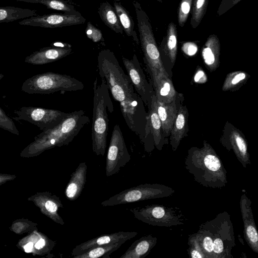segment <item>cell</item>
Masks as SVG:
<instances>
[{"instance_id": "obj_1", "label": "cell", "mask_w": 258, "mask_h": 258, "mask_svg": "<svg viewBox=\"0 0 258 258\" xmlns=\"http://www.w3.org/2000/svg\"><path fill=\"white\" fill-rule=\"evenodd\" d=\"M98 72L105 80L113 99L119 104L123 117L129 128L143 141L146 135L147 116L144 102L135 92L132 81L110 50H101L97 57Z\"/></svg>"}, {"instance_id": "obj_2", "label": "cell", "mask_w": 258, "mask_h": 258, "mask_svg": "<svg viewBox=\"0 0 258 258\" xmlns=\"http://www.w3.org/2000/svg\"><path fill=\"white\" fill-rule=\"evenodd\" d=\"M185 168L200 185L221 188L227 183V171L215 150L206 141L199 148L191 147L184 161Z\"/></svg>"}, {"instance_id": "obj_3", "label": "cell", "mask_w": 258, "mask_h": 258, "mask_svg": "<svg viewBox=\"0 0 258 258\" xmlns=\"http://www.w3.org/2000/svg\"><path fill=\"white\" fill-rule=\"evenodd\" d=\"M206 258H233L231 250L235 245L233 224L226 211L199 227L196 232Z\"/></svg>"}, {"instance_id": "obj_4", "label": "cell", "mask_w": 258, "mask_h": 258, "mask_svg": "<svg viewBox=\"0 0 258 258\" xmlns=\"http://www.w3.org/2000/svg\"><path fill=\"white\" fill-rule=\"evenodd\" d=\"M99 83L96 78L93 83V107L91 139L92 149L96 155L104 156L107 147L109 119L108 112L114 111L113 104L105 80Z\"/></svg>"}, {"instance_id": "obj_5", "label": "cell", "mask_w": 258, "mask_h": 258, "mask_svg": "<svg viewBox=\"0 0 258 258\" xmlns=\"http://www.w3.org/2000/svg\"><path fill=\"white\" fill-rule=\"evenodd\" d=\"M133 4L136 14L144 60L154 85L161 77L168 73L164 67L148 16L137 1H134Z\"/></svg>"}, {"instance_id": "obj_6", "label": "cell", "mask_w": 258, "mask_h": 258, "mask_svg": "<svg viewBox=\"0 0 258 258\" xmlns=\"http://www.w3.org/2000/svg\"><path fill=\"white\" fill-rule=\"evenodd\" d=\"M89 122V117L82 110L69 113L57 125L36 137L33 145L40 150L68 145Z\"/></svg>"}, {"instance_id": "obj_7", "label": "cell", "mask_w": 258, "mask_h": 258, "mask_svg": "<svg viewBox=\"0 0 258 258\" xmlns=\"http://www.w3.org/2000/svg\"><path fill=\"white\" fill-rule=\"evenodd\" d=\"M84 88L82 82L70 76L46 72L27 79L23 83L21 90L30 94H47L56 92L77 91Z\"/></svg>"}, {"instance_id": "obj_8", "label": "cell", "mask_w": 258, "mask_h": 258, "mask_svg": "<svg viewBox=\"0 0 258 258\" xmlns=\"http://www.w3.org/2000/svg\"><path fill=\"white\" fill-rule=\"evenodd\" d=\"M129 210L138 220L149 225L171 227L183 225L185 217L178 207L166 205L149 204Z\"/></svg>"}, {"instance_id": "obj_9", "label": "cell", "mask_w": 258, "mask_h": 258, "mask_svg": "<svg viewBox=\"0 0 258 258\" xmlns=\"http://www.w3.org/2000/svg\"><path fill=\"white\" fill-rule=\"evenodd\" d=\"M175 192L168 186L158 183H145L138 185L111 197L101 202L102 206H114L144 200L166 198Z\"/></svg>"}, {"instance_id": "obj_10", "label": "cell", "mask_w": 258, "mask_h": 258, "mask_svg": "<svg viewBox=\"0 0 258 258\" xmlns=\"http://www.w3.org/2000/svg\"><path fill=\"white\" fill-rule=\"evenodd\" d=\"M17 116L12 118L23 120L36 125L42 132L59 124L69 114L60 110L38 107L24 106L14 111Z\"/></svg>"}, {"instance_id": "obj_11", "label": "cell", "mask_w": 258, "mask_h": 258, "mask_svg": "<svg viewBox=\"0 0 258 258\" xmlns=\"http://www.w3.org/2000/svg\"><path fill=\"white\" fill-rule=\"evenodd\" d=\"M131 159L123 134L119 125L116 124L113 127L106 157V176L117 173Z\"/></svg>"}, {"instance_id": "obj_12", "label": "cell", "mask_w": 258, "mask_h": 258, "mask_svg": "<svg viewBox=\"0 0 258 258\" xmlns=\"http://www.w3.org/2000/svg\"><path fill=\"white\" fill-rule=\"evenodd\" d=\"M86 19L81 13H53L36 15L23 19L19 22L21 25L40 27L46 28H55L68 26L84 24Z\"/></svg>"}, {"instance_id": "obj_13", "label": "cell", "mask_w": 258, "mask_h": 258, "mask_svg": "<svg viewBox=\"0 0 258 258\" xmlns=\"http://www.w3.org/2000/svg\"><path fill=\"white\" fill-rule=\"evenodd\" d=\"M122 60L137 93L149 108L155 92L148 82L136 54L130 59L122 56Z\"/></svg>"}, {"instance_id": "obj_14", "label": "cell", "mask_w": 258, "mask_h": 258, "mask_svg": "<svg viewBox=\"0 0 258 258\" xmlns=\"http://www.w3.org/2000/svg\"><path fill=\"white\" fill-rule=\"evenodd\" d=\"M228 133L221 138L222 145L227 150H232L237 159L244 168L251 164L247 141L243 134L230 124Z\"/></svg>"}, {"instance_id": "obj_15", "label": "cell", "mask_w": 258, "mask_h": 258, "mask_svg": "<svg viewBox=\"0 0 258 258\" xmlns=\"http://www.w3.org/2000/svg\"><path fill=\"white\" fill-rule=\"evenodd\" d=\"M72 52L69 44L57 42L54 46L41 48L27 56L24 62L34 65L44 64L60 59Z\"/></svg>"}, {"instance_id": "obj_16", "label": "cell", "mask_w": 258, "mask_h": 258, "mask_svg": "<svg viewBox=\"0 0 258 258\" xmlns=\"http://www.w3.org/2000/svg\"><path fill=\"white\" fill-rule=\"evenodd\" d=\"M251 202L246 194L240 200V207L244 226V237L251 250L258 253V233L252 212Z\"/></svg>"}, {"instance_id": "obj_17", "label": "cell", "mask_w": 258, "mask_h": 258, "mask_svg": "<svg viewBox=\"0 0 258 258\" xmlns=\"http://www.w3.org/2000/svg\"><path fill=\"white\" fill-rule=\"evenodd\" d=\"M138 234L136 232L119 231L99 236L76 246L72 250V256L82 254L94 247L113 243L117 242L124 243L127 240L135 237Z\"/></svg>"}, {"instance_id": "obj_18", "label": "cell", "mask_w": 258, "mask_h": 258, "mask_svg": "<svg viewBox=\"0 0 258 258\" xmlns=\"http://www.w3.org/2000/svg\"><path fill=\"white\" fill-rule=\"evenodd\" d=\"M87 171V164L83 162L80 163L72 173L64 190L66 197L69 200L75 201L82 194L86 182Z\"/></svg>"}, {"instance_id": "obj_19", "label": "cell", "mask_w": 258, "mask_h": 258, "mask_svg": "<svg viewBox=\"0 0 258 258\" xmlns=\"http://www.w3.org/2000/svg\"><path fill=\"white\" fill-rule=\"evenodd\" d=\"M149 108L147 123L150 132L153 137V144L159 150H161L166 144L165 137L162 129L161 122L158 114L156 108V98L155 92L153 94L151 104Z\"/></svg>"}, {"instance_id": "obj_20", "label": "cell", "mask_w": 258, "mask_h": 258, "mask_svg": "<svg viewBox=\"0 0 258 258\" xmlns=\"http://www.w3.org/2000/svg\"><path fill=\"white\" fill-rule=\"evenodd\" d=\"M188 113L185 106L179 107L170 134V144L175 151L181 140L187 135Z\"/></svg>"}, {"instance_id": "obj_21", "label": "cell", "mask_w": 258, "mask_h": 258, "mask_svg": "<svg viewBox=\"0 0 258 258\" xmlns=\"http://www.w3.org/2000/svg\"><path fill=\"white\" fill-rule=\"evenodd\" d=\"M220 54L219 38L215 34H211L208 37L202 51L204 63L208 70L213 71L219 67Z\"/></svg>"}, {"instance_id": "obj_22", "label": "cell", "mask_w": 258, "mask_h": 258, "mask_svg": "<svg viewBox=\"0 0 258 258\" xmlns=\"http://www.w3.org/2000/svg\"><path fill=\"white\" fill-rule=\"evenodd\" d=\"M157 242V238L152 234L135 240L120 258H144L148 255Z\"/></svg>"}, {"instance_id": "obj_23", "label": "cell", "mask_w": 258, "mask_h": 258, "mask_svg": "<svg viewBox=\"0 0 258 258\" xmlns=\"http://www.w3.org/2000/svg\"><path fill=\"white\" fill-rule=\"evenodd\" d=\"M159 50L161 56H166L170 62L174 64L177 53V30L174 23H169Z\"/></svg>"}, {"instance_id": "obj_24", "label": "cell", "mask_w": 258, "mask_h": 258, "mask_svg": "<svg viewBox=\"0 0 258 258\" xmlns=\"http://www.w3.org/2000/svg\"><path fill=\"white\" fill-rule=\"evenodd\" d=\"M178 108L176 100L170 103L164 104L156 99L157 111L161 122L162 132L165 138L170 136Z\"/></svg>"}, {"instance_id": "obj_25", "label": "cell", "mask_w": 258, "mask_h": 258, "mask_svg": "<svg viewBox=\"0 0 258 258\" xmlns=\"http://www.w3.org/2000/svg\"><path fill=\"white\" fill-rule=\"evenodd\" d=\"M153 86L156 99L159 102L168 104L177 99L178 93L168 74L161 77Z\"/></svg>"}, {"instance_id": "obj_26", "label": "cell", "mask_w": 258, "mask_h": 258, "mask_svg": "<svg viewBox=\"0 0 258 258\" xmlns=\"http://www.w3.org/2000/svg\"><path fill=\"white\" fill-rule=\"evenodd\" d=\"M113 6L123 31L127 36L132 37L134 41L139 45L140 40L135 29V23L128 11L119 0H114Z\"/></svg>"}, {"instance_id": "obj_27", "label": "cell", "mask_w": 258, "mask_h": 258, "mask_svg": "<svg viewBox=\"0 0 258 258\" xmlns=\"http://www.w3.org/2000/svg\"><path fill=\"white\" fill-rule=\"evenodd\" d=\"M98 13L103 22L116 33L123 34V29L115 9L108 2L102 3Z\"/></svg>"}, {"instance_id": "obj_28", "label": "cell", "mask_w": 258, "mask_h": 258, "mask_svg": "<svg viewBox=\"0 0 258 258\" xmlns=\"http://www.w3.org/2000/svg\"><path fill=\"white\" fill-rule=\"evenodd\" d=\"M36 15L35 10L11 6L0 7V23L13 22Z\"/></svg>"}, {"instance_id": "obj_29", "label": "cell", "mask_w": 258, "mask_h": 258, "mask_svg": "<svg viewBox=\"0 0 258 258\" xmlns=\"http://www.w3.org/2000/svg\"><path fill=\"white\" fill-rule=\"evenodd\" d=\"M124 243L117 242L94 247L86 252L73 256V258L110 257L111 253L117 250Z\"/></svg>"}, {"instance_id": "obj_30", "label": "cell", "mask_w": 258, "mask_h": 258, "mask_svg": "<svg viewBox=\"0 0 258 258\" xmlns=\"http://www.w3.org/2000/svg\"><path fill=\"white\" fill-rule=\"evenodd\" d=\"M17 2L32 4H40L47 8L69 14H79L74 6L64 0H16Z\"/></svg>"}, {"instance_id": "obj_31", "label": "cell", "mask_w": 258, "mask_h": 258, "mask_svg": "<svg viewBox=\"0 0 258 258\" xmlns=\"http://www.w3.org/2000/svg\"><path fill=\"white\" fill-rule=\"evenodd\" d=\"M249 77V75L243 71L230 73L225 79L222 90L223 91H235L244 84Z\"/></svg>"}, {"instance_id": "obj_32", "label": "cell", "mask_w": 258, "mask_h": 258, "mask_svg": "<svg viewBox=\"0 0 258 258\" xmlns=\"http://www.w3.org/2000/svg\"><path fill=\"white\" fill-rule=\"evenodd\" d=\"M209 0H192L191 8L190 25L196 29L206 14Z\"/></svg>"}, {"instance_id": "obj_33", "label": "cell", "mask_w": 258, "mask_h": 258, "mask_svg": "<svg viewBox=\"0 0 258 258\" xmlns=\"http://www.w3.org/2000/svg\"><path fill=\"white\" fill-rule=\"evenodd\" d=\"M187 244L188 255L191 258H206L196 233L189 235Z\"/></svg>"}, {"instance_id": "obj_34", "label": "cell", "mask_w": 258, "mask_h": 258, "mask_svg": "<svg viewBox=\"0 0 258 258\" xmlns=\"http://www.w3.org/2000/svg\"><path fill=\"white\" fill-rule=\"evenodd\" d=\"M192 0H181L177 11V20L180 27H183L185 24L190 9Z\"/></svg>"}, {"instance_id": "obj_35", "label": "cell", "mask_w": 258, "mask_h": 258, "mask_svg": "<svg viewBox=\"0 0 258 258\" xmlns=\"http://www.w3.org/2000/svg\"><path fill=\"white\" fill-rule=\"evenodd\" d=\"M0 128L16 135L19 132L12 119L10 118L0 107Z\"/></svg>"}, {"instance_id": "obj_36", "label": "cell", "mask_w": 258, "mask_h": 258, "mask_svg": "<svg viewBox=\"0 0 258 258\" xmlns=\"http://www.w3.org/2000/svg\"><path fill=\"white\" fill-rule=\"evenodd\" d=\"M85 32L87 37L94 42L104 41L101 31L94 26L91 22L87 23Z\"/></svg>"}, {"instance_id": "obj_37", "label": "cell", "mask_w": 258, "mask_h": 258, "mask_svg": "<svg viewBox=\"0 0 258 258\" xmlns=\"http://www.w3.org/2000/svg\"><path fill=\"white\" fill-rule=\"evenodd\" d=\"M242 0H222L217 10V15L220 16L227 12Z\"/></svg>"}, {"instance_id": "obj_38", "label": "cell", "mask_w": 258, "mask_h": 258, "mask_svg": "<svg viewBox=\"0 0 258 258\" xmlns=\"http://www.w3.org/2000/svg\"><path fill=\"white\" fill-rule=\"evenodd\" d=\"M181 49L186 55L192 56L197 52L198 46L194 42H186L182 44Z\"/></svg>"}, {"instance_id": "obj_39", "label": "cell", "mask_w": 258, "mask_h": 258, "mask_svg": "<svg viewBox=\"0 0 258 258\" xmlns=\"http://www.w3.org/2000/svg\"><path fill=\"white\" fill-rule=\"evenodd\" d=\"M195 81L198 83H204L207 80L206 76L203 70H198L194 77Z\"/></svg>"}, {"instance_id": "obj_40", "label": "cell", "mask_w": 258, "mask_h": 258, "mask_svg": "<svg viewBox=\"0 0 258 258\" xmlns=\"http://www.w3.org/2000/svg\"><path fill=\"white\" fill-rule=\"evenodd\" d=\"M45 243H46L45 240L44 239L41 238L36 243L35 246L37 249H41L42 247H43L45 245Z\"/></svg>"}, {"instance_id": "obj_41", "label": "cell", "mask_w": 258, "mask_h": 258, "mask_svg": "<svg viewBox=\"0 0 258 258\" xmlns=\"http://www.w3.org/2000/svg\"><path fill=\"white\" fill-rule=\"evenodd\" d=\"M33 243L32 242H29L24 246V249L25 252H30L31 251L33 248Z\"/></svg>"}, {"instance_id": "obj_42", "label": "cell", "mask_w": 258, "mask_h": 258, "mask_svg": "<svg viewBox=\"0 0 258 258\" xmlns=\"http://www.w3.org/2000/svg\"><path fill=\"white\" fill-rule=\"evenodd\" d=\"M4 77V75L0 74V80Z\"/></svg>"}, {"instance_id": "obj_43", "label": "cell", "mask_w": 258, "mask_h": 258, "mask_svg": "<svg viewBox=\"0 0 258 258\" xmlns=\"http://www.w3.org/2000/svg\"><path fill=\"white\" fill-rule=\"evenodd\" d=\"M156 1H158V2L162 3V0H156Z\"/></svg>"}, {"instance_id": "obj_44", "label": "cell", "mask_w": 258, "mask_h": 258, "mask_svg": "<svg viewBox=\"0 0 258 258\" xmlns=\"http://www.w3.org/2000/svg\"><path fill=\"white\" fill-rule=\"evenodd\" d=\"M140 1H141V0H140Z\"/></svg>"}]
</instances>
